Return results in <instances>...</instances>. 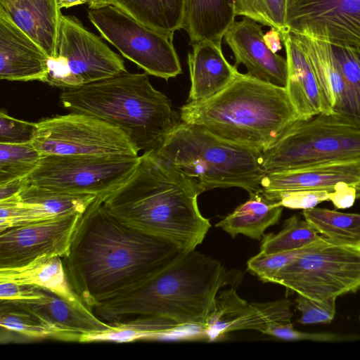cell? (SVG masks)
<instances>
[{"label": "cell", "mask_w": 360, "mask_h": 360, "mask_svg": "<svg viewBox=\"0 0 360 360\" xmlns=\"http://www.w3.org/2000/svg\"><path fill=\"white\" fill-rule=\"evenodd\" d=\"M60 99L71 112L91 115L120 129L143 153H156L181 121L168 97L152 86L147 73L127 70L63 90Z\"/></svg>", "instance_id": "5"}, {"label": "cell", "mask_w": 360, "mask_h": 360, "mask_svg": "<svg viewBox=\"0 0 360 360\" xmlns=\"http://www.w3.org/2000/svg\"><path fill=\"white\" fill-rule=\"evenodd\" d=\"M200 194L172 164L155 153H143L132 175L102 202L127 225L188 251L202 243L211 227L199 210Z\"/></svg>", "instance_id": "2"}, {"label": "cell", "mask_w": 360, "mask_h": 360, "mask_svg": "<svg viewBox=\"0 0 360 360\" xmlns=\"http://www.w3.org/2000/svg\"><path fill=\"white\" fill-rule=\"evenodd\" d=\"M302 214L312 227L330 241L359 246L360 214L345 213L324 208L304 210Z\"/></svg>", "instance_id": "31"}, {"label": "cell", "mask_w": 360, "mask_h": 360, "mask_svg": "<svg viewBox=\"0 0 360 360\" xmlns=\"http://www.w3.org/2000/svg\"><path fill=\"white\" fill-rule=\"evenodd\" d=\"M25 303L59 326L82 335L110 327V323L101 321L95 314L82 311L47 290L41 300Z\"/></svg>", "instance_id": "30"}, {"label": "cell", "mask_w": 360, "mask_h": 360, "mask_svg": "<svg viewBox=\"0 0 360 360\" xmlns=\"http://www.w3.org/2000/svg\"><path fill=\"white\" fill-rule=\"evenodd\" d=\"M42 156L32 142L0 143V184L28 176L38 167Z\"/></svg>", "instance_id": "33"}, {"label": "cell", "mask_w": 360, "mask_h": 360, "mask_svg": "<svg viewBox=\"0 0 360 360\" xmlns=\"http://www.w3.org/2000/svg\"><path fill=\"white\" fill-rule=\"evenodd\" d=\"M110 327L83 335L80 342L108 341L129 342L136 340H163L172 330L183 326L164 317L139 316L112 322Z\"/></svg>", "instance_id": "28"}, {"label": "cell", "mask_w": 360, "mask_h": 360, "mask_svg": "<svg viewBox=\"0 0 360 360\" xmlns=\"http://www.w3.org/2000/svg\"><path fill=\"white\" fill-rule=\"evenodd\" d=\"M293 34L311 63L333 115L356 125L345 82L329 42L306 35Z\"/></svg>", "instance_id": "22"}, {"label": "cell", "mask_w": 360, "mask_h": 360, "mask_svg": "<svg viewBox=\"0 0 360 360\" xmlns=\"http://www.w3.org/2000/svg\"><path fill=\"white\" fill-rule=\"evenodd\" d=\"M49 63L46 51L0 12V79L44 82Z\"/></svg>", "instance_id": "17"}, {"label": "cell", "mask_w": 360, "mask_h": 360, "mask_svg": "<svg viewBox=\"0 0 360 360\" xmlns=\"http://www.w3.org/2000/svg\"><path fill=\"white\" fill-rule=\"evenodd\" d=\"M88 18L103 38L146 73L166 80L182 73L172 38L112 4L89 9Z\"/></svg>", "instance_id": "12"}, {"label": "cell", "mask_w": 360, "mask_h": 360, "mask_svg": "<svg viewBox=\"0 0 360 360\" xmlns=\"http://www.w3.org/2000/svg\"><path fill=\"white\" fill-rule=\"evenodd\" d=\"M224 38L234 54L236 65L243 64L248 70L246 74L250 77L285 87L287 60L268 47L257 22L248 18L235 21Z\"/></svg>", "instance_id": "16"}, {"label": "cell", "mask_w": 360, "mask_h": 360, "mask_svg": "<svg viewBox=\"0 0 360 360\" xmlns=\"http://www.w3.org/2000/svg\"><path fill=\"white\" fill-rule=\"evenodd\" d=\"M269 283L316 301L360 290V248L328 240L281 269Z\"/></svg>", "instance_id": "8"}, {"label": "cell", "mask_w": 360, "mask_h": 360, "mask_svg": "<svg viewBox=\"0 0 360 360\" xmlns=\"http://www.w3.org/2000/svg\"><path fill=\"white\" fill-rule=\"evenodd\" d=\"M359 198L360 193L356 188L342 183L332 192L330 201L337 209H346L352 207Z\"/></svg>", "instance_id": "42"}, {"label": "cell", "mask_w": 360, "mask_h": 360, "mask_svg": "<svg viewBox=\"0 0 360 360\" xmlns=\"http://www.w3.org/2000/svg\"><path fill=\"white\" fill-rule=\"evenodd\" d=\"M145 26L173 39L181 29L184 0H110Z\"/></svg>", "instance_id": "29"}, {"label": "cell", "mask_w": 360, "mask_h": 360, "mask_svg": "<svg viewBox=\"0 0 360 360\" xmlns=\"http://www.w3.org/2000/svg\"><path fill=\"white\" fill-rule=\"evenodd\" d=\"M335 298L316 301L297 294L296 308L301 312L298 322L302 324L328 323L335 314Z\"/></svg>", "instance_id": "39"}, {"label": "cell", "mask_w": 360, "mask_h": 360, "mask_svg": "<svg viewBox=\"0 0 360 360\" xmlns=\"http://www.w3.org/2000/svg\"><path fill=\"white\" fill-rule=\"evenodd\" d=\"M60 11L57 0H0V12L37 43L49 59L57 54Z\"/></svg>", "instance_id": "20"}, {"label": "cell", "mask_w": 360, "mask_h": 360, "mask_svg": "<svg viewBox=\"0 0 360 360\" xmlns=\"http://www.w3.org/2000/svg\"><path fill=\"white\" fill-rule=\"evenodd\" d=\"M184 252L123 223L96 198L81 216L63 259L73 289L92 310L142 284Z\"/></svg>", "instance_id": "1"}, {"label": "cell", "mask_w": 360, "mask_h": 360, "mask_svg": "<svg viewBox=\"0 0 360 360\" xmlns=\"http://www.w3.org/2000/svg\"><path fill=\"white\" fill-rule=\"evenodd\" d=\"M29 184L28 176L18 178L0 184V200L18 195Z\"/></svg>", "instance_id": "43"}, {"label": "cell", "mask_w": 360, "mask_h": 360, "mask_svg": "<svg viewBox=\"0 0 360 360\" xmlns=\"http://www.w3.org/2000/svg\"><path fill=\"white\" fill-rule=\"evenodd\" d=\"M264 41L268 47L274 53L280 51L281 46V39L277 30L272 29L264 34Z\"/></svg>", "instance_id": "44"}, {"label": "cell", "mask_w": 360, "mask_h": 360, "mask_svg": "<svg viewBox=\"0 0 360 360\" xmlns=\"http://www.w3.org/2000/svg\"><path fill=\"white\" fill-rule=\"evenodd\" d=\"M180 169L200 193L217 188L261 191L263 153L180 122L155 153Z\"/></svg>", "instance_id": "6"}, {"label": "cell", "mask_w": 360, "mask_h": 360, "mask_svg": "<svg viewBox=\"0 0 360 360\" xmlns=\"http://www.w3.org/2000/svg\"><path fill=\"white\" fill-rule=\"evenodd\" d=\"M15 196L28 207L33 221L83 214L97 198L94 195L65 192L31 184Z\"/></svg>", "instance_id": "27"}, {"label": "cell", "mask_w": 360, "mask_h": 360, "mask_svg": "<svg viewBox=\"0 0 360 360\" xmlns=\"http://www.w3.org/2000/svg\"><path fill=\"white\" fill-rule=\"evenodd\" d=\"M46 290L29 284L0 281V300L31 302L45 296Z\"/></svg>", "instance_id": "41"}, {"label": "cell", "mask_w": 360, "mask_h": 360, "mask_svg": "<svg viewBox=\"0 0 360 360\" xmlns=\"http://www.w3.org/2000/svg\"><path fill=\"white\" fill-rule=\"evenodd\" d=\"M236 16L234 0H184L181 29L191 46L207 41L221 47Z\"/></svg>", "instance_id": "24"}, {"label": "cell", "mask_w": 360, "mask_h": 360, "mask_svg": "<svg viewBox=\"0 0 360 360\" xmlns=\"http://www.w3.org/2000/svg\"><path fill=\"white\" fill-rule=\"evenodd\" d=\"M0 326L1 330L34 340L51 339L80 342L82 337L59 326L22 302L1 300Z\"/></svg>", "instance_id": "25"}, {"label": "cell", "mask_w": 360, "mask_h": 360, "mask_svg": "<svg viewBox=\"0 0 360 360\" xmlns=\"http://www.w3.org/2000/svg\"><path fill=\"white\" fill-rule=\"evenodd\" d=\"M288 32L360 47V0H288Z\"/></svg>", "instance_id": "14"}, {"label": "cell", "mask_w": 360, "mask_h": 360, "mask_svg": "<svg viewBox=\"0 0 360 360\" xmlns=\"http://www.w3.org/2000/svg\"><path fill=\"white\" fill-rule=\"evenodd\" d=\"M323 237L320 240L301 249L273 254L259 252L249 259L248 271L257 276L264 283H269L273 276L283 267L304 253L311 251L328 241Z\"/></svg>", "instance_id": "36"}, {"label": "cell", "mask_w": 360, "mask_h": 360, "mask_svg": "<svg viewBox=\"0 0 360 360\" xmlns=\"http://www.w3.org/2000/svg\"><path fill=\"white\" fill-rule=\"evenodd\" d=\"M232 277L217 259L195 250L184 251L142 284L94 309L110 323L149 316L205 328L219 292L233 283Z\"/></svg>", "instance_id": "3"}, {"label": "cell", "mask_w": 360, "mask_h": 360, "mask_svg": "<svg viewBox=\"0 0 360 360\" xmlns=\"http://www.w3.org/2000/svg\"><path fill=\"white\" fill-rule=\"evenodd\" d=\"M140 155H43L29 183L54 190L90 194L103 200L132 175Z\"/></svg>", "instance_id": "11"}, {"label": "cell", "mask_w": 360, "mask_h": 360, "mask_svg": "<svg viewBox=\"0 0 360 360\" xmlns=\"http://www.w3.org/2000/svg\"><path fill=\"white\" fill-rule=\"evenodd\" d=\"M37 128V122L11 117L4 110L0 111V143L32 142Z\"/></svg>", "instance_id": "40"}, {"label": "cell", "mask_w": 360, "mask_h": 360, "mask_svg": "<svg viewBox=\"0 0 360 360\" xmlns=\"http://www.w3.org/2000/svg\"><path fill=\"white\" fill-rule=\"evenodd\" d=\"M127 71L123 59L75 16L61 15L57 54L44 83L75 89Z\"/></svg>", "instance_id": "9"}, {"label": "cell", "mask_w": 360, "mask_h": 360, "mask_svg": "<svg viewBox=\"0 0 360 360\" xmlns=\"http://www.w3.org/2000/svg\"><path fill=\"white\" fill-rule=\"evenodd\" d=\"M37 124L32 143L43 155L139 156L123 131L91 115L70 112Z\"/></svg>", "instance_id": "10"}, {"label": "cell", "mask_w": 360, "mask_h": 360, "mask_svg": "<svg viewBox=\"0 0 360 360\" xmlns=\"http://www.w3.org/2000/svg\"><path fill=\"white\" fill-rule=\"evenodd\" d=\"M82 214L13 226L0 231V268L24 266L39 257H65Z\"/></svg>", "instance_id": "13"}, {"label": "cell", "mask_w": 360, "mask_h": 360, "mask_svg": "<svg viewBox=\"0 0 360 360\" xmlns=\"http://www.w3.org/2000/svg\"><path fill=\"white\" fill-rule=\"evenodd\" d=\"M322 238L306 219L293 215L285 221L278 233H270L263 237L259 252L273 254L298 250Z\"/></svg>", "instance_id": "32"}, {"label": "cell", "mask_w": 360, "mask_h": 360, "mask_svg": "<svg viewBox=\"0 0 360 360\" xmlns=\"http://www.w3.org/2000/svg\"><path fill=\"white\" fill-rule=\"evenodd\" d=\"M264 334L284 340H309L323 342H346L360 340V335L335 333H307L295 330L292 322H273Z\"/></svg>", "instance_id": "37"}, {"label": "cell", "mask_w": 360, "mask_h": 360, "mask_svg": "<svg viewBox=\"0 0 360 360\" xmlns=\"http://www.w3.org/2000/svg\"><path fill=\"white\" fill-rule=\"evenodd\" d=\"M329 44L345 82L354 123L360 127V47Z\"/></svg>", "instance_id": "34"}, {"label": "cell", "mask_w": 360, "mask_h": 360, "mask_svg": "<svg viewBox=\"0 0 360 360\" xmlns=\"http://www.w3.org/2000/svg\"><path fill=\"white\" fill-rule=\"evenodd\" d=\"M263 191V190H262ZM330 190H292L278 192H263L270 198L278 201L282 207L290 209L307 210L315 207L324 201H330Z\"/></svg>", "instance_id": "38"}, {"label": "cell", "mask_w": 360, "mask_h": 360, "mask_svg": "<svg viewBox=\"0 0 360 360\" xmlns=\"http://www.w3.org/2000/svg\"><path fill=\"white\" fill-rule=\"evenodd\" d=\"M88 3L89 0H57V4L60 9L63 8H68Z\"/></svg>", "instance_id": "45"}, {"label": "cell", "mask_w": 360, "mask_h": 360, "mask_svg": "<svg viewBox=\"0 0 360 360\" xmlns=\"http://www.w3.org/2000/svg\"><path fill=\"white\" fill-rule=\"evenodd\" d=\"M188 55L191 89L187 102L207 100L226 87L236 77L237 65L225 58L221 47L211 41L192 46Z\"/></svg>", "instance_id": "21"}, {"label": "cell", "mask_w": 360, "mask_h": 360, "mask_svg": "<svg viewBox=\"0 0 360 360\" xmlns=\"http://www.w3.org/2000/svg\"><path fill=\"white\" fill-rule=\"evenodd\" d=\"M360 159V127L333 115L319 114L293 123L263 153L265 172Z\"/></svg>", "instance_id": "7"}, {"label": "cell", "mask_w": 360, "mask_h": 360, "mask_svg": "<svg viewBox=\"0 0 360 360\" xmlns=\"http://www.w3.org/2000/svg\"><path fill=\"white\" fill-rule=\"evenodd\" d=\"M89 9H96L111 4L110 0H89Z\"/></svg>", "instance_id": "46"}, {"label": "cell", "mask_w": 360, "mask_h": 360, "mask_svg": "<svg viewBox=\"0 0 360 360\" xmlns=\"http://www.w3.org/2000/svg\"><path fill=\"white\" fill-rule=\"evenodd\" d=\"M283 43L288 63L286 90L300 120L319 114L333 115L311 63L293 33H286Z\"/></svg>", "instance_id": "19"}, {"label": "cell", "mask_w": 360, "mask_h": 360, "mask_svg": "<svg viewBox=\"0 0 360 360\" xmlns=\"http://www.w3.org/2000/svg\"><path fill=\"white\" fill-rule=\"evenodd\" d=\"M235 286L219 292L215 309L204 328L205 339L214 341L227 333L254 330L264 334L273 322L290 323L292 302L287 299L248 303L237 294Z\"/></svg>", "instance_id": "15"}, {"label": "cell", "mask_w": 360, "mask_h": 360, "mask_svg": "<svg viewBox=\"0 0 360 360\" xmlns=\"http://www.w3.org/2000/svg\"><path fill=\"white\" fill-rule=\"evenodd\" d=\"M179 115L181 122L262 153L300 120L285 87L239 72L214 96L186 102Z\"/></svg>", "instance_id": "4"}, {"label": "cell", "mask_w": 360, "mask_h": 360, "mask_svg": "<svg viewBox=\"0 0 360 360\" xmlns=\"http://www.w3.org/2000/svg\"><path fill=\"white\" fill-rule=\"evenodd\" d=\"M62 258L43 255L24 266L0 268V281L38 286L55 293L82 311L94 314L73 289Z\"/></svg>", "instance_id": "23"}, {"label": "cell", "mask_w": 360, "mask_h": 360, "mask_svg": "<svg viewBox=\"0 0 360 360\" xmlns=\"http://www.w3.org/2000/svg\"><path fill=\"white\" fill-rule=\"evenodd\" d=\"M345 183L360 193V159L334 161L294 169L266 172L261 181L264 191L330 190Z\"/></svg>", "instance_id": "18"}, {"label": "cell", "mask_w": 360, "mask_h": 360, "mask_svg": "<svg viewBox=\"0 0 360 360\" xmlns=\"http://www.w3.org/2000/svg\"><path fill=\"white\" fill-rule=\"evenodd\" d=\"M236 15H242L277 30L281 39L288 33V0H234Z\"/></svg>", "instance_id": "35"}, {"label": "cell", "mask_w": 360, "mask_h": 360, "mask_svg": "<svg viewBox=\"0 0 360 360\" xmlns=\"http://www.w3.org/2000/svg\"><path fill=\"white\" fill-rule=\"evenodd\" d=\"M249 194L247 201L216 224V226L222 229L232 238L243 234L252 239L260 240L266 229L279 221L283 207L265 195L262 190Z\"/></svg>", "instance_id": "26"}]
</instances>
